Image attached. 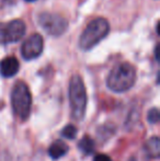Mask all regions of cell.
Masks as SVG:
<instances>
[{
    "mask_svg": "<svg viewBox=\"0 0 160 161\" xmlns=\"http://www.w3.org/2000/svg\"><path fill=\"white\" fill-rule=\"evenodd\" d=\"M110 33V24L104 18H96L83 30L79 37V47L89 51L104 40Z\"/></svg>",
    "mask_w": 160,
    "mask_h": 161,
    "instance_id": "obj_3",
    "label": "cell"
},
{
    "mask_svg": "<svg viewBox=\"0 0 160 161\" xmlns=\"http://www.w3.org/2000/svg\"><path fill=\"white\" fill-rule=\"evenodd\" d=\"M145 149L146 153L152 158H158L160 155V140L159 137L154 136L150 139L147 140V142L145 144Z\"/></svg>",
    "mask_w": 160,
    "mask_h": 161,
    "instance_id": "obj_10",
    "label": "cell"
},
{
    "mask_svg": "<svg viewBox=\"0 0 160 161\" xmlns=\"http://www.w3.org/2000/svg\"><path fill=\"white\" fill-rule=\"evenodd\" d=\"M136 82V69L130 63H120L112 68L107 78V86L111 91L123 93Z\"/></svg>",
    "mask_w": 160,
    "mask_h": 161,
    "instance_id": "obj_1",
    "label": "cell"
},
{
    "mask_svg": "<svg viewBox=\"0 0 160 161\" xmlns=\"http://www.w3.org/2000/svg\"><path fill=\"white\" fill-rule=\"evenodd\" d=\"M69 102H70L71 116L75 121L80 122L85 119L87 110V90L82 78L79 75L71 77L69 82Z\"/></svg>",
    "mask_w": 160,
    "mask_h": 161,
    "instance_id": "obj_2",
    "label": "cell"
},
{
    "mask_svg": "<svg viewBox=\"0 0 160 161\" xmlns=\"http://www.w3.org/2000/svg\"><path fill=\"white\" fill-rule=\"evenodd\" d=\"M11 106L14 114L21 121H25L31 113L32 96L28 85L23 81H18L11 91Z\"/></svg>",
    "mask_w": 160,
    "mask_h": 161,
    "instance_id": "obj_4",
    "label": "cell"
},
{
    "mask_svg": "<svg viewBox=\"0 0 160 161\" xmlns=\"http://www.w3.org/2000/svg\"><path fill=\"white\" fill-rule=\"evenodd\" d=\"M78 147H79V149L83 153H86V155H91V153H93L94 150H96V142H94V140L92 139L90 136L86 135L80 139L79 144H78Z\"/></svg>",
    "mask_w": 160,
    "mask_h": 161,
    "instance_id": "obj_11",
    "label": "cell"
},
{
    "mask_svg": "<svg viewBox=\"0 0 160 161\" xmlns=\"http://www.w3.org/2000/svg\"><path fill=\"white\" fill-rule=\"evenodd\" d=\"M39 25L51 36L63 35L68 29V21L58 13L43 12L37 18Z\"/></svg>",
    "mask_w": 160,
    "mask_h": 161,
    "instance_id": "obj_5",
    "label": "cell"
},
{
    "mask_svg": "<svg viewBox=\"0 0 160 161\" xmlns=\"http://www.w3.org/2000/svg\"><path fill=\"white\" fill-rule=\"evenodd\" d=\"M159 45H157L156 48H155V56H156V59L157 62H159Z\"/></svg>",
    "mask_w": 160,
    "mask_h": 161,
    "instance_id": "obj_15",
    "label": "cell"
},
{
    "mask_svg": "<svg viewBox=\"0 0 160 161\" xmlns=\"http://www.w3.org/2000/svg\"><path fill=\"white\" fill-rule=\"evenodd\" d=\"M44 48V41L40 34L29 36L21 46V55L25 60H32L40 57Z\"/></svg>",
    "mask_w": 160,
    "mask_h": 161,
    "instance_id": "obj_7",
    "label": "cell"
},
{
    "mask_svg": "<svg viewBox=\"0 0 160 161\" xmlns=\"http://www.w3.org/2000/svg\"><path fill=\"white\" fill-rule=\"evenodd\" d=\"M69 150V147L66 142H64L63 140L57 139L49 146L48 148V155L52 159H59V158L64 157Z\"/></svg>",
    "mask_w": 160,
    "mask_h": 161,
    "instance_id": "obj_9",
    "label": "cell"
},
{
    "mask_svg": "<svg viewBox=\"0 0 160 161\" xmlns=\"http://www.w3.org/2000/svg\"><path fill=\"white\" fill-rule=\"evenodd\" d=\"M93 161H112V159L108 155H104V153H99V155L94 156Z\"/></svg>",
    "mask_w": 160,
    "mask_h": 161,
    "instance_id": "obj_14",
    "label": "cell"
},
{
    "mask_svg": "<svg viewBox=\"0 0 160 161\" xmlns=\"http://www.w3.org/2000/svg\"><path fill=\"white\" fill-rule=\"evenodd\" d=\"M20 69L19 60L13 56L6 57L0 62V74L4 78H11L15 76Z\"/></svg>",
    "mask_w": 160,
    "mask_h": 161,
    "instance_id": "obj_8",
    "label": "cell"
},
{
    "mask_svg": "<svg viewBox=\"0 0 160 161\" xmlns=\"http://www.w3.org/2000/svg\"><path fill=\"white\" fill-rule=\"evenodd\" d=\"M77 134H78L77 128H76L73 124L66 125L62 129V131H60V135H62L63 137L67 138V139H75V138L77 137Z\"/></svg>",
    "mask_w": 160,
    "mask_h": 161,
    "instance_id": "obj_12",
    "label": "cell"
},
{
    "mask_svg": "<svg viewBox=\"0 0 160 161\" xmlns=\"http://www.w3.org/2000/svg\"><path fill=\"white\" fill-rule=\"evenodd\" d=\"M25 1H29V2H33V1H35V0H25Z\"/></svg>",
    "mask_w": 160,
    "mask_h": 161,
    "instance_id": "obj_16",
    "label": "cell"
},
{
    "mask_svg": "<svg viewBox=\"0 0 160 161\" xmlns=\"http://www.w3.org/2000/svg\"><path fill=\"white\" fill-rule=\"evenodd\" d=\"M25 32L26 25L20 19L0 23V44L6 45L19 42Z\"/></svg>",
    "mask_w": 160,
    "mask_h": 161,
    "instance_id": "obj_6",
    "label": "cell"
},
{
    "mask_svg": "<svg viewBox=\"0 0 160 161\" xmlns=\"http://www.w3.org/2000/svg\"><path fill=\"white\" fill-rule=\"evenodd\" d=\"M159 119H160V114H159V110L157 108H152L148 111L147 119L150 124H157L159 122Z\"/></svg>",
    "mask_w": 160,
    "mask_h": 161,
    "instance_id": "obj_13",
    "label": "cell"
}]
</instances>
